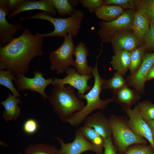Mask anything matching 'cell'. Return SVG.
Returning <instances> with one entry per match:
<instances>
[{
  "label": "cell",
  "instance_id": "1",
  "mask_svg": "<svg viewBox=\"0 0 154 154\" xmlns=\"http://www.w3.org/2000/svg\"><path fill=\"white\" fill-rule=\"evenodd\" d=\"M44 38L38 33L33 34L25 29L19 36L0 47V70H10L15 76L26 74L31 60L43 54Z\"/></svg>",
  "mask_w": 154,
  "mask_h": 154
},
{
  "label": "cell",
  "instance_id": "2",
  "mask_svg": "<svg viewBox=\"0 0 154 154\" xmlns=\"http://www.w3.org/2000/svg\"><path fill=\"white\" fill-rule=\"evenodd\" d=\"M48 99L54 112L65 123L86 106L75 94L74 88L70 86H53Z\"/></svg>",
  "mask_w": 154,
  "mask_h": 154
},
{
  "label": "cell",
  "instance_id": "3",
  "mask_svg": "<svg viewBox=\"0 0 154 154\" xmlns=\"http://www.w3.org/2000/svg\"><path fill=\"white\" fill-rule=\"evenodd\" d=\"M92 74L94 81L92 88L86 94L78 96L80 99L86 100V105L81 111L74 113L67 121V123L72 126H78L94 110L97 109L103 110L112 102V99L102 100L100 98L103 79L99 74L98 62L93 68Z\"/></svg>",
  "mask_w": 154,
  "mask_h": 154
},
{
  "label": "cell",
  "instance_id": "4",
  "mask_svg": "<svg viewBox=\"0 0 154 154\" xmlns=\"http://www.w3.org/2000/svg\"><path fill=\"white\" fill-rule=\"evenodd\" d=\"M84 17L83 12L78 9L75 10L70 17L66 18L54 17L49 13L43 11L33 15L21 18V20L41 19L48 21L53 25L54 30L49 33H38L39 34L44 37L64 38L69 33L73 37L77 36Z\"/></svg>",
  "mask_w": 154,
  "mask_h": 154
},
{
  "label": "cell",
  "instance_id": "5",
  "mask_svg": "<svg viewBox=\"0 0 154 154\" xmlns=\"http://www.w3.org/2000/svg\"><path fill=\"white\" fill-rule=\"evenodd\" d=\"M120 116L111 115L109 118L115 147L120 154H124L132 145L146 144L147 140L135 133L129 127L128 120Z\"/></svg>",
  "mask_w": 154,
  "mask_h": 154
},
{
  "label": "cell",
  "instance_id": "6",
  "mask_svg": "<svg viewBox=\"0 0 154 154\" xmlns=\"http://www.w3.org/2000/svg\"><path fill=\"white\" fill-rule=\"evenodd\" d=\"M73 37L72 34L69 33L64 37L61 45L49 54L50 69L52 71H56L58 74L65 72L71 65L74 66V60L73 57L75 46Z\"/></svg>",
  "mask_w": 154,
  "mask_h": 154
},
{
  "label": "cell",
  "instance_id": "7",
  "mask_svg": "<svg viewBox=\"0 0 154 154\" xmlns=\"http://www.w3.org/2000/svg\"><path fill=\"white\" fill-rule=\"evenodd\" d=\"M34 77L29 78L22 74L16 76L15 83L18 92L29 90L37 92L40 94L44 100L48 99L46 94V87L53 82V79H45L42 72L40 70H36L33 73Z\"/></svg>",
  "mask_w": 154,
  "mask_h": 154
},
{
  "label": "cell",
  "instance_id": "8",
  "mask_svg": "<svg viewBox=\"0 0 154 154\" xmlns=\"http://www.w3.org/2000/svg\"><path fill=\"white\" fill-rule=\"evenodd\" d=\"M135 12L128 9L116 19L109 22L104 21L100 23V28L98 33L103 41L110 42L112 36L116 32L131 29L133 20Z\"/></svg>",
  "mask_w": 154,
  "mask_h": 154
},
{
  "label": "cell",
  "instance_id": "9",
  "mask_svg": "<svg viewBox=\"0 0 154 154\" xmlns=\"http://www.w3.org/2000/svg\"><path fill=\"white\" fill-rule=\"evenodd\" d=\"M56 139L61 146L60 149H58L59 154H80L88 151H92L97 154H103V147L91 143L78 129L76 132L75 139L71 143H66L60 138L57 137Z\"/></svg>",
  "mask_w": 154,
  "mask_h": 154
},
{
  "label": "cell",
  "instance_id": "10",
  "mask_svg": "<svg viewBox=\"0 0 154 154\" xmlns=\"http://www.w3.org/2000/svg\"><path fill=\"white\" fill-rule=\"evenodd\" d=\"M67 74L64 78H59L54 77L51 85L54 86H64L69 84L77 89L78 91V96L84 95L88 93L92 88V86L88 84V81L93 77L91 75H81L79 74L74 68L70 67L66 71Z\"/></svg>",
  "mask_w": 154,
  "mask_h": 154
},
{
  "label": "cell",
  "instance_id": "11",
  "mask_svg": "<svg viewBox=\"0 0 154 154\" xmlns=\"http://www.w3.org/2000/svg\"><path fill=\"white\" fill-rule=\"evenodd\" d=\"M9 14L6 0H0V47L11 42L15 38V34L23 29L21 24L14 25L7 21L6 17Z\"/></svg>",
  "mask_w": 154,
  "mask_h": 154
},
{
  "label": "cell",
  "instance_id": "12",
  "mask_svg": "<svg viewBox=\"0 0 154 154\" xmlns=\"http://www.w3.org/2000/svg\"><path fill=\"white\" fill-rule=\"evenodd\" d=\"M125 111L129 118L127 122L131 129L138 135L146 139L154 150V142L150 129L141 117L138 106L133 109L130 108Z\"/></svg>",
  "mask_w": 154,
  "mask_h": 154
},
{
  "label": "cell",
  "instance_id": "13",
  "mask_svg": "<svg viewBox=\"0 0 154 154\" xmlns=\"http://www.w3.org/2000/svg\"><path fill=\"white\" fill-rule=\"evenodd\" d=\"M154 63V52L145 53L142 62L135 73L126 78L128 86L132 87L139 92L143 93L147 75Z\"/></svg>",
  "mask_w": 154,
  "mask_h": 154
},
{
  "label": "cell",
  "instance_id": "14",
  "mask_svg": "<svg viewBox=\"0 0 154 154\" xmlns=\"http://www.w3.org/2000/svg\"><path fill=\"white\" fill-rule=\"evenodd\" d=\"M114 51L125 50L131 52L142 46V42L133 32L121 30L116 32L110 40Z\"/></svg>",
  "mask_w": 154,
  "mask_h": 154
},
{
  "label": "cell",
  "instance_id": "15",
  "mask_svg": "<svg viewBox=\"0 0 154 154\" xmlns=\"http://www.w3.org/2000/svg\"><path fill=\"white\" fill-rule=\"evenodd\" d=\"M84 122V126L94 129L104 140L112 135L109 118L101 111L89 115Z\"/></svg>",
  "mask_w": 154,
  "mask_h": 154
},
{
  "label": "cell",
  "instance_id": "16",
  "mask_svg": "<svg viewBox=\"0 0 154 154\" xmlns=\"http://www.w3.org/2000/svg\"><path fill=\"white\" fill-rule=\"evenodd\" d=\"M36 10H42L54 16L57 13L51 0H24L18 8L9 15L8 18L11 20L21 13Z\"/></svg>",
  "mask_w": 154,
  "mask_h": 154
},
{
  "label": "cell",
  "instance_id": "17",
  "mask_svg": "<svg viewBox=\"0 0 154 154\" xmlns=\"http://www.w3.org/2000/svg\"><path fill=\"white\" fill-rule=\"evenodd\" d=\"M112 92V102L118 103L124 111L130 108L131 105L137 102L140 99L139 92L128 86Z\"/></svg>",
  "mask_w": 154,
  "mask_h": 154
},
{
  "label": "cell",
  "instance_id": "18",
  "mask_svg": "<svg viewBox=\"0 0 154 154\" xmlns=\"http://www.w3.org/2000/svg\"><path fill=\"white\" fill-rule=\"evenodd\" d=\"M89 54L88 48L82 42H80L75 46L74 55L75 57V60L73 66L81 75L92 74L93 68L89 66L88 64L87 57Z\"/></svg>",
  "mask_w": 154,
  "mask_h": 154
},
{
  "label": "cell",
  "instance_id": "19",
  "mask_svg": "<svg viewBox=\"0 0 154 154\" xmlns=\"http://www.w3.org/2000/svg\"><path fill=\"white\" fill-rule=\"evenodd\" d=\"M8 92V96L0 103L5 108L3 116L6 122L17 120L21 114V108L18 104L22 103L20 99L12 95L9 91Z\"/></svg>",
  "mask_w": 154,
  "mask_h": 154
},
{
  "label": "cell",
  "instance_id": "20",
  "mask_svg": "<svg viewBox=\"0 0 154 154\" xmlns=\"http://www.w3.org/2000/svg\"><path fill=\"white\" fill-rule=\"evenodd\" d=\"M150 21L140 13L135 12L133 20L131 29L142 42L145 39L149 31Z\"/></svg>",
  "mask_w": 154,
  "mask_h": 154
},
{
  "label": "cell",
  "instance_id": "21",
  "mask_svg": "<svg viewBox=\"0 0 154 154\" xmlns=\"http://www.w3.org/2000/svg\"><path fill=\"white\" fill-rule=\"evenodd\" d=\"M110 63L114 69L125 76L129 70L130 64V52L125 50L114 52Z\"/></svg>",
  "mask_w": 154,
  "mask_h": 154
},
{
  "label": "cell",
  "instance_id": "22",
  "mask_svg": "<svg viewBox=\"0 0 154 154\" xmlns=\"http://www.w3.org/2000/svg\"><path fill=\"white\" fill-rule=\"evenodd\" d=\"M124 11L123 8L117 5L103 4L95 13L99 19L109 22L117 19Z\"/></svg>",
  "mask_w": 154,
  "mask_h": 154
},
{
  "label": "cell",
  "instance_id": "23",
  "mask_svg": "<svg viewBox=\"0 0 154 154\" xmlns=\"http://www.w3.org/2000/svg\"><path fill=\"white\" fill-rule=\"evenodd\" d=\"M123 76L116 72L111 78L108 80L103 79L101 87L102 90L110 89L112 92L128 86L126 79L124 78Z\"/></svg>",
  "mask_w": 154,
  "mask_h": 154
},
{
  "label": "cell",
  "instance_id": "24",
  "mask_svg": "<svg viewBox=\"0 0 154 154\" xmlns=\"http://www.w3.org/2000/svg\"><path fill=\"white\" fill-rule=\"evenodd\" d=\"M146 48L144 45L138 47L130 52V75L136 72L140 66L145 54Z\"/></svg>",
  "mask_w": 154,
  "mask_h": 154
},
{
  "label": "cell",
  "instance_id": "25",
  "mask_svg": "<svg viewBox=\"0 0 154 154\" xmlns=\"http://www.w3.org/2000/svg\"><path fill=\"white\" fill-rule=\"evenodd\" d=\"M19 154H59L58 149L54 145L45 143L31 144L25 150L24 153Z\"/></svg>",
  "mask_w": 154,
  "mask_h": 154
},
{
  "label": "cell",
  "instance_id": "26",
  "mask_svg": "<svg viewBox=\"0 0 154 154\" xmlns=\"http://www.w3.org/2000/svg\"><path fill=\"white\" fill-rule=\"evenodd\" d=\"M16 79V76L11 71L7 70H0V84L9 89L13 95L17 98H20L21 95L13 84L12 81Z\"/></svg>",
  "mask_w": 154,
  "mask_h": 154
},
{
  "label": "cell",
  "instance_id": "27",
  "mask_svg": "<svg viewBox=\"0 0 154 154\" xmlns=\"http://www.w3.org/2000/svg\"><path fill=\"white\" fill-rule=\"evenodd\" d=\"M85 138L92 144L103 147L104 139L93 128L84 126L78 129Z\"/></svg>",
  "mask_w": 154,
  "mask_h": 154
},
{
  "label": "cell",
  "instance_id": "28",
  "mask_svg": "<svg viewBox=\"0 0 154 154\" xmlns=\"http://www.w3.org/2000/svg\"><path fill=\"white\" fill-rule=\"evenodd\" d=\"M137 11L146 17L150 22L154 21V0H141Z\"/></svg>",
  "mask_w": 154,
  "mask_h": 154
},
{
  "label": "cell",
  "instance_id": "29",
  "mask_svg": "<svg viewBox=\"0 0 154 154\" xmlns=\"http://www.w3.org/2000/svg\"><path fill=\"white\" fill-rule=\"evenodd\" d=\"M137 105L143 119L145 121L154 119V104L147 100L138 102Z\"/></svg>",
  "mask_w": 154,
  "mask_h": 154
},
{
  "label": "cell",
  "instance_id": "30",
  "mask_svg": "<svg viewBox=\"0 0 154 154\" xmlns=\"http://www.w3.org/2000/svg\"><path fill=\"white\" fill-rule=\"evenodd\" d=\"M54 8L58 14L62 16L71 15L75 10L68 0H51Z\"/></svg>",
  "mask_w": 154,
  "mask_h": 154
},
{
  "label": "cell",
  "instance_id": "31",
  "mask_svg": "<svg viewBox=\"0 0 154 154\" xmlns=\"http://www.w3.org/2000/svg\"><path fill=\"white\" fill-rule=\"evenodd\" d=\"M124 154H154V150L151 145L136 144L129 147Z\"/></svg>",
  "mask_w": 154,
  "mask_h": 154
},
{
  "label": "cell",
  "instance_id": "32",
  "mask_svg": "<svg viewBox=\"0 0 154 154\" xmlns=\"http://www.w3.org/2000/svg\"><path fill=\"white\" fill-rule=\"evenodd\" d=\"M141 0H104L103 4L115 5L122 8L133 10L137 8Z\"/></svg>",
  "mask_w": 154,
  "mask_h": 154
},
{
  "label": "cell",
  "instance_id": "33",
  "mask_svg": "<svg viewBox=\"0 0 154 154\" xmlns=\"http://www.w3.org/2000/svg\"><path fill=\"white\" fill-rule=\"evenodd\" d=\"M79 2L87 8L91 13L95 12L96 10L103 4L102 0H80Z\"/></svg>",
  "mask_w": 154,
  "mask_h": 154
},
{
  "label": "cell",
  "instance_id": "34",
  "mask_svg": "<svg viewBox=\"0 0 154 154\" xmlns=\"http://www.w3.org/2000/svg\"><path fill=\"white\" fill-rule=\"evenodd\" d=\"M38 124L35 120L29 119L27 120L23 125L24 132L29 134H33L35 133L38 129Z\"/></svg>",
  "mask_w": 154,
  "mask_h": 154
},
{
  "label": "cell",
  "instance_id": "35",
  "mask_svg": "<svg viewBox=\"0 0 154 154\" xmlns=\"http://www.w3.org/2000/svg\"><path fill=\"white\" fill-rule=\"evenodd\" d=\"M144 42L146 49L154 48V21L150 22L149 31Z\"/></svg>",
  "mask_w": 154,
  "mask_h": 154
},
{
  "label": "cell",
  "instance_id": "36",
  "mask_svg": "<svg viewBox=\"0 0 154 154\" xmlns=\"http://www.w3.org/2000/svg\"><path fill=\"white\" fill-rule=\"evenodd\" d=\"M103 147L104 152L103 154H117L113 143L112 135L104 140Z\"/></svg>",
  "mask_w": 154,
  "mask_h": 154
},
{
  "label": "cell",
  "instance_id": "37",
  "mask_svg": "<svg viewBox=\"0 0 154 154\" xmlns=\"http://www.w3.org/2000/svg\"><path fill=\"white\" fill-rule=\"evenodd\" d=\"M24 0H6L9 14L16 10Z\"/></svg>",
  "mask_w": 154,
  "mask_h": 154
},
{
  "label": "cell",
  "instance_id": "38",
  "mask_svg": "<svg viewBox=\"0 0 154 154\" xmlns=\"http://www.w3.org/2000/svg\"><path fill=\"white\" fill-rule=\"evenodd\" d=\"M154 79V63L149 70L146 76V81Z\"/></svg>",
  "mask_w": 154,
  "mask_h": 154
},
{
  "label": "cell",
  "instance_id": "39",
  "mask_svg": "<svg viewBox=\"0 0 154 154\" xmlns=\"http://www.w3.org/2000/svg\"><path fill=\"white\" fill-rule=\"evenodd\" d=\"M146 122L150 129L154 142V120H150L147 121Z\"/></svg>",
  "mask_w": 154,
  "mask_h": 154
},
{
  "label": "cell",
  "instance_id": "40",
  "mask_svg": "<svg viewBox=\"0 0 154 154\" xmlns=\"http://www.w3.org/2000/svg\"></svg>",
  "mask_w": 154,
  "mask_h": 154
}]
</instances>
